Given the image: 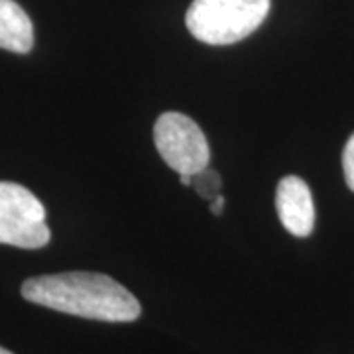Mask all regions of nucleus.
I'll use <instances>...</instances> for the list:
<instances>
[{
	"instance_id": "obj_1",
	"label": "nucleus",
	"mask_w": 354,
	"mask_h": 354,
	"mask_svg": "<svg viewBox=\"0 0 354 354\" xmlns=\"http://www.w3.org/2000/svg\"><path fill=\"white\" fill-rule=\"evenodd\" d=\"M22 297L53 311L106 323H130L142 311L138 299L124 286L95 272H64L26 279Z\"/></svg>"
},
{
	"instance_id": "obj_2",
	"label": "nucleus",
	"mask_w": 354,
	"mask_h": 354,
	"mask_svg": "<svg viewBox=\"0 0 354 354\" xmlns=\"http://www.w3.org/2000/svg\"><path fill=\"white\" fill-rule=\"evenodd\" d=\"M270 6L272 0H193L185 24L203 44L228 46L258 30Z\"/></svg>"
},
{
	"instance_id": "obj_3",
	"label": "nucleus",
	"mask_w": 354,
	"mask_h": 354,
	"mask_svg": "<svg viewBox=\"0 0 354 354\" xmlns=\"http://www.w3.org/2000/svg\"><path fill=\"white\" fill-rule=\"evenodd\" d=\"M51 239L46 207L20 183L0 181V244L36 250Z\"/></svg>"
},
{
	"instance_id": "obj_4",
	"label": "nucleus",
	"mask_w": 354,
	"mask_h": 354,
	"mask_svg": "<svg viewBox=\"0 0 354 354\" xmlns=\"http://www.w3.org/2000/svg\"><path fill=\"white\" fill-rule=\"evenodd\" d=\"M156 150L179 176H195L209 167L211 150L199 124L181 113H164L153 124Z\"/></svg>"
},
{
	"instance_id": "obj_5",
	"label": "nucleus",
	"mask_w": 354,
	"mask_h": 354,
	"mask_svg": "<svg viewBox=\"0 0 354 354\" xmlns=\"http://www.w3.org/2000/svg\"><path fill=\"white\" fill-rule=\"evenodd\" d=\"M276 211L283 228L293 236L305 239L315 227V205L309 185L301 177L286 176L276 189Z\"/></svg>"
},
{
	"instance_id": "obj_6",
	"label": "nucleus",
	"mask_w": 354,
	"mask_h": 354,
	"mask_svg": "<svg viewBox=\"0 0 354 354\" xmlns=\"http://www.w3.org/2000/svg\"><path fill=\"white\" fill-rule=\"evenodd\" d=\"M0 48L14 53H28L34 48V24L14 0H0Z\"/></svg>"
},
{
	"instance_id": "obj_7",
	"label": "nucleus",
	"mask_w": 354,
	"mask_h": 354,
	"mask_svg": "<svg viewBox=\"0 0 354 354\" xmlns=\"http://www.w3.org/2000/svg\"><path fill=\"white\" fill-rule=\"evenodd\" d=\"M191 185L197 189V193H199L201 197L213 201L215 197L221 195V185H223V181H221V176L216 174L215 169L205 167L203 171L193 176V183H191Z\"/></svg>"
},
{
	"instance_id": "obj_8",
	"label": "nucleus",
	"mask_w": 354,
	"mask_h": 354,
	"mask_svg": "<svg viewBox=\"0 0 354 354\" xmlns=\"http://www.w3.org/2000/svg\"><path fill=\"white\" fill-rule=\"evenodd\" d=\"M342 171H344V181L348 189L354 191V134L348 138L342 152Z\"/></svg>"
},
{
	"instance_id": "obj_9",
	"label": "nucleus",
	"mask_w": 354,
	"mask_h": 354,
	"mask_svg": "<svg viewBox=\"0 0 354 354\" xmlns=\"http://www.w3.org/2000/svg\"><path fill=\"white\" fill-rule=\"evenodd\" d=\"M223 207H225V197H223V195H218V197H215V199L211 201V211H213V215H221V213H223Z\"/></svg>"
},
{
	"instance_id": "obj_10",
	"label": "nucleus",
	"mask_w": 354,
	"mask_h": 354,
	"mask_svg": "<svg viewBox=\"0 0 354 354\" xmlns=\"http://www.w3.org/2000/svg\"><path fill=\"white\" fill-rule=\"evenodd\" d=\"M179 181H181V185L189 187L191 183H193V176H179Z\"/></svg>"
},
{
	"instance_id": "obj_11",
	"label": "nucleus",
	"mask_w": 354,
	"mask_h": 354,
	"mask_svg": "<svg viewBox=\"0 0 354 354\" xmlns=\"http://www.w3.org/2000/svg\"><path fill=\"white\" fill-rule=\"evenodd\" d=\"M0 354H12V353H10V351H6V348H2V346H0Z\"/></svg>"
}]
</instances>
